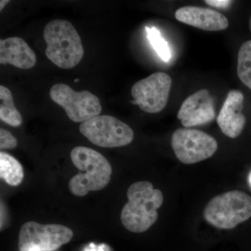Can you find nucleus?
I'll return each mask as SVG.
<instances>
[{
  "label": "nucleus",
  "mask_w": 251,
  "mask_h": 251,
  "mask_svg": "<svg viewBox=\"0 0 251 251\" xmlns=\"http://www.w3.org/2000/svg\"><path fill=\"white\" fill-rule=\"evenodd\" d=\"M0 119L11 126L18 127L23 122L21 113L14 105L12 93L4 86H0Z\"/></svg>",
  "instance_id": "nucleus-15"
},
{
  "label": "nucleus",
  "mask_w": 251,
  "mask_h": 251,
  "mask_svg": "<svg viewBox=\"0 0 251 251\" xmlns=\"http://www.w3.org/2000/svg\"><path fill=\"white\" fill-rule=\"evenodd\" d=\"M180 22L205 31L224 30L228 27L227 18L215 10L197 6H184L175 13Z\"/></svg>",
  "instance_id": "nucleus-12"
},
{
  "label": "nucleus",
  "mask_w": 251,
  "mask_h": 251,
  "mask_svg": "<svg viewBox=\"0 0 251 251\" xmlns=\"http://www.w3.org/2000/svg\"><path fill=\"white\" fill-rule=\"evenodd\" d=\"M18 140L10 132L0 129V148L1 150H11L17 147Z\"/></svg>",
  "instance_id": "nucleus-18"
},
{
  "label": "nucleus",
  "mask_w": 251,
  "mask_h": 251,
  "mask_svg": "<svg viewBox=\"0 0 251 251\" xmlns=\"http://www.w3.org/2000/svg\"><path fill=\"white\" fill-rule=\"evenodd\" d=\"M44 37L47 44L46 56L57 67L72 69L83 57L84 49L80 36L69 21H50L44 28Z\"/></svg>",
  "instance_id": "nucleus-3"
},
{
  "label": "nucleus",
  "mask_w": 251,
  "mask_h": 251,
  "mask_svg": "<svg viewBox=\"0 0 251 251\" xmlns=\"http://www.w3.org/2000/svg\"><path fill=\"white\" fill-rule=\"evenodd\" d=\"M148 38L153 49L164 62H168L171 58V50L168 42L162 36L161 32L156 27H146Z\"/></svg>",
  "instance_id": "nucleus-17"
},
{
  "label": "nucleus",
  "mask_w": 251,
  "mask_h": 251,
  "mask_svg": "<svg viewBox=\"0 0 251 251\" xmlns=\"http://www.w3.org/2000/svg\"><path fill=\"white\" fill-rule=\"evenodd\" d=\"M74 232L67 226L41 225L34 221L23 224L19 232L20 251H52L72 240Z\"/></svg>",
  "instance_id": "nucleus-6"
},
{
  "label": "nucleus",
  "mask_w": 251,
  "mask_h": 251,
  "mask_svg": "<svg viewBox=\"0 0 251 251\" xmlns=\"http://www.w3.org/2000/svg\"><path fill=\"white\" fill-rule=\"evenodd\" d=\"M71 158L80 171L69 181V190L74 196L82 197L90 191H100L110 182L112 167L101 153L85 147H77L73 149Z\"/></svg>",
  "instance_id": "nucleus-2"
},
{
  "label": "nucleus",
  "mask_w": 251,
  "mask_h": 251,
  "mask_svg": "<svg viewBox=\"0 0 251 251\" xmlns=\"http://www.w3.org/2000/svg\"><path fill=\"white\" fill-rule=\"evenodd\" d=\"M203 216L216 228L233 229L251 217V197L241 191L219 195L208 202Z\"/></svg>",
  "instance_id": "nucleus-4"
},
{
  "label": "nucleus",
  "mask_w": 251,
  "mask_h": 251,
  "mask_svg": "<svg viewBox=\"0 0 251 251\" xmlns=\"http://www.w3.org/2000/svg\"><path fill=\"white\" fill-rule=\"evenodd\" d=\"M205 2L213 7L225 9L232 3V1H229V0H206Z\"/></svg>",
  "instance_id": "nucleus-19"
},
{
  "label": "nucleus",
  "mask_w": 251,
  "mask_h": 251,
  "mask_svg": "<svg viewBox=\"0 0 251 251\" xmlns=\"http://www.w3.org/2000/svg\"><path fill=\"white\" fill-rule=\"evenodd\" d=\"M215 117L214 100L206 89L198 91L185 99L177 113V118L186 128L206 125Z\"/></svg>",
  "instance_id": "nucleus-10"
},
{
  "label": "nucleus",
  "mask_w": 251,
  "mask_h": 251,
  "mask_svg": "<svg viewBox=\"0 0 251 251\" xmlns=\"http://www.w3.org/2000/svg\"><path fill=\"white\" fill-rule=\"evenodd\" d=\"M127 198L121 212L122 225L130 232H145L158 219L157 209L163 204V193L149 181H138L128 188Z\"/></svg>",
  "instance_id": "nucleus-1"
},
{
  "label": "nucleus",
  "mask_w": 251,
  "mask_h": 251,
  "mask_svg": "<svg viewBox=\"0 0 251 251\" xmlns=\"http://www.w3.org/2000/svg\"><path fill=\"white\" fill-rule=\"evenodd\" d=\"M171 145L178 160L187 165L210 158L218 149L217 141L210 135L191 128L175 130L172 135Z\"/></svg>",
  "instance_id": "nucleus-8"
},
{
  "label": "nucleus",
  "mask_w": 251,
  "mask_h": 251,
  "mask_svg": "<svg viewBox=\"0 0 251 251\" xmlns=\"http://www.w3.org/2000/svg\"><path fill=\"white\" fill-rule=\"evenodd\" d=\"M79 80L78 79H76V80H75V82H78Z\"/></svg>",
  "instance_id": "nucleus-22"
},
{
  "label": "nucleus",
  "mask_w": 251,
  "mask_h": 251,
  "mask_svg": "<svg viewBox=\"0 0 251 251\" xmlns=\"http://www.w3.org/2000/svg\"><path fill=\"white\" fill-rule=\"evenodd\" d=\"M0 176L10 186H18L24 178L22 165L11 155L0 153Z\"/></svg>",
  "instance_id": "nucleus-14"
},
{
  "label": "nucleus",
  "mask_w": 251,
  "mask_h": 251,
  "mask_svg": "<svg viewBox=\"0 0 251 251\" xmlns=\"http://www.w3.org/2000/svg\"><path fill=\"white\" fill-rule=\"evenodd\" d=\"M172 79L163 72L155 73L135 82L131 95L135 105L148 113H158L166 107L171 92Z\"/></svg>",
  "instance_id": "nucleus-9"
},
{
  "label": "nucleus",
  "mask_w": 251,
  "mask_h": 251,
  "mask_svg": "<svg viewBox=\"0 0 251 251\" xmlns=\"http://www.w3.org/2000/svg\"><path fill=\"white\" fill-rule=\"evenodd\" d=\"M237 74L243 83L251 90V40L246 41L239 49Z\"/></svg>",
  "instance_id": "nucleus-16"
},
{
  "label": "nucleus",
  "mask_w": 251,
  "mask_h": 251,
  "mask_svg": "<svg viewBox=\"0 0 251 251\" xmlns=\"http://www.w3.org/2000/svg\"><path fill=\"white\" fill-rule=\"evenodd\" d=\"M80 131L91 143L100 148H120L129 145L134 133L129 126L110 115H98L80 126Z\"/></svg>",
  "instance_id": "nucleus-5"
},
{
  "label": "nucleus",
  "mask_w": 251,
  "mask_h": 251,
  "mask_svg": "<svg viewBox=\"0 0 251 251\" xmlns=\"http://www.w3.org/2000/svg\"><path fill=\"white\" fill-rule=\"evenodd\" d=\"M50 98L65 110L74 122H85L98 116L102 111L100 100L89 91L75 92L65 84H55L50 90Z\"/></svg>",
  "instance_id": "nucleus-7"
},
{
  "label": "nucleus",
  "mask_w": 251,
  "mask_h": 251,
  "mask_svg": "<svg viewBox=\"0 0 251 251\" xmlns=\"http://www.w3.org/2000/svg\"><path fill=\"white\" fill-rule=\"evenodd\" d=\"M0 63L21 69H31L36 63V54L23 39L10 37L0 40Z\"/></svg>",
  "instance_id": "nucleus-13"
},
{
  "label": "nucleus",
  "mask_w": 251,
  "mask_h": 251,
  "mask_svg": "<svg viewBox=\"0 0 251 251\" xmlns=\"http://www.w3.org/2000/svg\"><path fill=\"white\" fill-rule=\"evenodd\" d=\"M244 95L238 90L229 91L221 108L217 123L224 135L236 138L241 135L245 127L246 117L242 113Z\"/></svg>",
  "instance_id": "nucleus-11"
},
{
  "label": "nucleus",
  "mask_w": 251,
  "mask_h": 251,
  "mask_svg": "<svg viewBox=\"0 0 251 251\" xmlns=\"http://www.w3.org/2000/svg\"><path fill=\"white\" fill-rule=\"evenodd\" d=\"M9 2V1H8V0H1V1H0V11H2V9L4 8V6H6V5Z\"/></svg>",
  "instance_id": "nucleus-20"
},
{
  "label": "nucleus",
  "mask_w": 251,
  "mask_h": 251,
  "mask_svg": "<svg viewBox=\"0 0 251 251\" xmlns=\"http://www.w3.org/2000/svg\"><path fill=\"white\" fill-rule=\"evenodd\" d=\"M249 181H250V184L251 185V175H250V177H249Z\"/></svg>",
  "instance_id": "nucleus-21"
}]
</instances>
